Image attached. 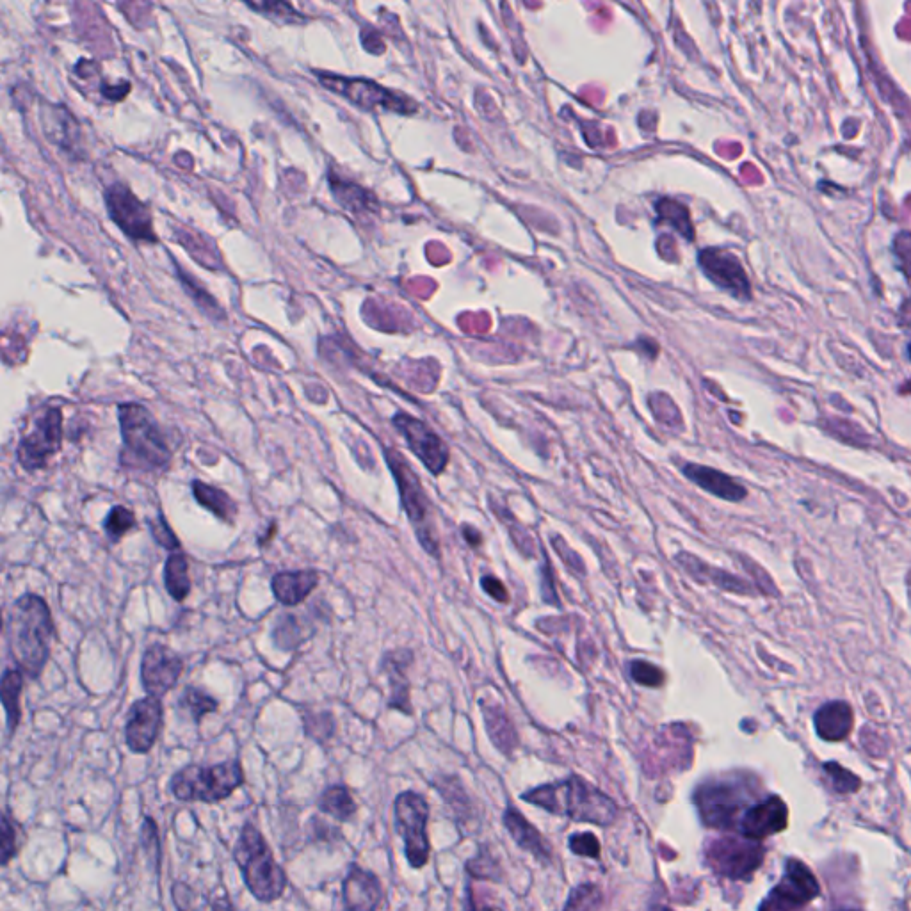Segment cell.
Wrapping results in <instances>:
<instances>
[{"label":"cell","instance_id":"cell-1","mask_svg":"<svg viewBox=\"0 0 911 911\" xmlns=\"http://www.w3.org/2000/svg\"><path fill=\"white\" fill-rule=\"evenodd\" d=\"M520 798L549 814L561 815L575 823L595 824L598 828L611 826L620 815L613 798L577 774L525 791Z\"/></svg>","mask_w":911,"mask_h":911},{"label":"cell","instance_id":"cell-2","mask_svg":"<svg viewBox=\"0 0 911 911\" xmlns=\"http://www.w3.org/2000/svg\"><path fill=\"white\" fill-rule=\"evenodd\" d=\"M11 655L17 670L36 680L45 670L50 657V643L56 636L49 605L33 593L18 598L11 609Z\"/></svg>","mask_w":911,"mask_h":911},{"label":"cell","instance_id":"cell-3","mask_svg":"<svg viewBox=\"0 0 911 911\" xmlns=\"http://www.w3.org/2000/svg\"><path fill=\"white\" fill-rule=\"evenodd\" d=\"M121 467L139 472H157L170 465L171 445L150 410L138 403L120 404Z\"/></svg>","mask_w":911,"mask_h":911},{"label":"cell","instance_id":"cell-4","mask_svg":"<svg viewBox=\"0 0 911 911\" xmlns=\"http://www.w3.org/2000/svg\"><path fill=\"white\" fill-rule=\"evenodd\" d=\"M234 860L244 885L258 903L271 904L282 899L289 887L287 872L276 862L273 849L255 824L244 823L234 847Z\"/></svg>","mask_w":911,"mask_h":911},{"label":"cell","instance_id":"cell-5","mask_svg":"<svg viewBox=\"0 0 911 911\" xmlns=\"http://www.w3.org/2000/svg\"><path fill=\"white\" fill-rule=\"evenodd\" d=\"M246 783V774L239 758L225 760L212 766H189L171 776L170 792L182 803H221L239 791Z\"/></svg>","mask_w":911,"mask_h":911},{"label":"cell","instance_id":"cell-6","mask_svg":"<svg viewBox=\"0 0 911 911\" xmlns=\"http://www.w3.org/2000/svg\"><path fill=\"white\" fill-rule=\"evenodd\" d=\"M388 468L396 477L397 488L401 495L404 511L408 515V520L415 529V534L419 538L420 545L431 556H440V541L436 534L435 511L431 506V500L422 488L419 476L413 472V468L404 460L403 454L396 449H387L385 451Z\"/></svg>","mask_w":911,"mask_h":911},{"label":"cell","instance_id":"cell-7","mask_svg":"<svg viewBox=\"0 0 911 911\" xmlns=\"http://www.w3.org/2000/svg\"><path fill=\"white\" fill-rule=\"evenodd\" d=\"M396 830L404 840V856L412 869H422L429 862L431 844L428 837L429 805L415 791H404L394 801Z\"/></svg>","mask_w":911,"mask_h":911},{"label":"cell","instance_id":"cell-8","mask_svg":"<svg viewBox=\"0 0 911 911\" xmlns=\"http://www.w3.org/2000/svg\"><path fill=\"white\" fill-rule=\"evenodd\" d=\"M315 75L324 88L330 89L340 97L346 98L347 102L367 109V111L379 107V109H387V111L410 114L417 109V105L413 104L410 98L403 97L401 93L392 91V89L383 88L376 82L340 77V75L328 72H315Z\"/></svg>","mask_w":911,"mask_h":911},{"label":"cell","instance_id":"cell-9","mask_svg":"<svg viewBox=\"0 0 911 911\" xmlns=\"http://www.w3.org/2000/svg\"><path fill=\"white\" fill-rule=\"evenodd\" d=\"M63 445V412L61 408H47L33 428L18 444V463L27 472L47 467V461L61 451Z\"/></svg>","mask_w":911,"mask_h":911},{"label":"cell","instance_id":"cell-10","mask_svg":"<svg viewBox=\"0 0 911 911\" xmlns=\"http://www.w3.org/2000/svg\"><path fill=\"white\" fill-rule=\"evenodd\" d=\"M693 801L707 828L728 830L734 828L735 819L744 807V792L739 783L725 780L703 782L696 787Z\"/></svg>","mask_w":911,"mask_h":911},{"label":"cell","instance_id":"cell-11","mask_svg":"<svg viewBox=\"0 0 911 911\" xmlns=\"http://www.w3.org/2000/svg\"><path fill=\"white\" fill-rule=\"evenodd\" d=\"M710 869L728 879H748L764 860V849L757 840L716 839L705 847Z\"/></svg>","mask_w":911,"mask_h":911},{"label":"cell","instance_id":"cell-12","mask_svg":"<svg viewBox=\"0 0 911 911\" xmlns=\"http://www.w3.org/2000/svg\"><path fill=\"white\" fill-rule=\"evenodd\" d=\"M105 207L121 232L130 237L132 241L150 242L157 241L152 223V214L145 203L139 200L129 187L123 184H113L105 191Z\"/></svg>","mask_w":911,"mask_h":911},{"label":"cell","instance_id":"cell-13","mask_svg":"<svg viewBox=\"0 0 911 911\" xmlns=\"http://www.w3.org/2000/svg\"><path fill=\"white\" fill-rule=\"evenodd\" d=\"M392 424L404 436L408 447L424 463V467L428 468L431 474L438 476L444 472L451 454H449L444 440L436 435L428 424L403 412L397 413L396 417L392 419Z\"/></svg>","mask_w":911,"mask_h":911},{"label":"cell","instance_id":"cell-14","mask_svg":"<svg viewBox=\"0 0 911 911\" xmlns=\"http://www.w3.org/2000/svg\"><path fill=\"white\" fill-rule=\"evenodd\" d=\"M164 725V707L159 698L146 696L134 702L125 723V744L132 753H150L159 739Z\"/></svg>","mask_w":911,"mask_h":911},{"label":"cell","instance_id":"cell-15","mask_svg":"<svg viewBox=\"0 0 911 911\" xmlns=\"http://www.w3.org/2000/svg\"><path fill=\"white\" fill-rule=\"evenodd\" d=\"M819 894V885L807 865L798 860L787 862L782 883L769 894L760 911H796Z\"/></svg>","mask_w":911,"mask_h":911},{"label":"cell","instance_id":"cell-16","mask_svg":"<svg viewBox=\"0 0 911 911\" xmlns=\"http://www.w3.org/2000/svg\"><path fill=\"white\" fill-rule=\"evenodd\" d=\"M184 671L182 657L170 646L152 645L141 661V682L148 696L161 700L177 686Z\"/></svg>","mask_w":911,"mask_h":911},{"label":"cell","instance_id":"cell-17","mask_svg":"<svg viewBox=\"0 0 911 911\" xmlns=\"http://www.w3.org/2000/svg\"><path fill=\"white\" fill-rule=\"evenodd\" d=\"M340 892L344 911H378L385 899L378 876L355 862L349 863Z\"/></svg>","mask_w":911,"mask_h":911},{"label":"cell","instance_id":"cell-18","mask_svg":"<svg viewBox=\"0 0 911 911\" xmlns=\"http://www.w3.org/2000/svg\"><path fill=\"white\" fill-rule=\"evenodd\" d=\"M700 266L710 280L718 283L721 289L734 294L737 298L750 296V282L744 273L739 258L718 248H709L700 253Z\"/></svg>","mask_w":911,"mask_h":911},{"label":"cell","instance_id":"cell-19","mask_svg":"<svg viewBox=\"0 0 911 911\" xmlns=\"http://www.w3.org/2000/svg\"><path fill=\"white\" fill-rule=\"evenodd\" d=\"M787 819V805L778 796H771L744 812L739 830L744 839L760 842L778 831L785 830Z\"/></svg>","mask_w":911,"mask_h":911},{"label":"cell","instance_id":"cell-20","mask_svg":"<svg viewBox=\"0 0 911 911\" xmlns=\"http://www.w3.org/2000/svg\"><path fill=\"white\" fill-rule=\"evenodd\" d=\"M502 823L511 835V839L515 840L516 846L522 847L524 851L531 853L536 860H540L545 865L552 863V858H554L552 847L547 844V840L541 835L540 830L527 821V817L522 812H518L515 807L506 808L502 815Z\"/></svg>","mask_w":911,"mask_h":911},{"label":"cell","instance_id":"cell-21","mask_svg":"<svg viewBox=\"0 0 911 911\" xmlns=\"http://www.w3.org/2000/svg\"><path fill=\"white\" fill-rule=\"evenodd\" d=\"M319 579V572L315 570H289L276 573L271 588L280 604L296 607L310 597V593L319 586Z\"/></svg>","mask_w":911,"mask_h":911},{"label":"cell","instance_id":"cell-22","mask_svg":"<svg viewBox=\"0 0 911 911\" xmlns=\"http://www.w3.org/2000/svg\"><path fill=\"white\" fill-rule=\"evenodd\" d=\"M684 474L689 481H693L705 492L712 493L719 499L728 500V502H741L748 495L746 488L741 483H737L734 477L726 476L716 468L689 463L684 467Z\"/></svg>","mask_w":911,"mask_h":911},{"label":"cell","instance_id":"cell-23","mask_svg":"<svg viewBox=\"0 0 911 911\" xmlns=\"http://www.w3.org/2000/svg\"><path fill=\"white\" fill-rule=\"evenodd\" d=\"M412 662V654L408 650H399V652H390L383 657L381 668L387 671L388 680H390V709H397L404 714H412V705H410V684L408 678L404 675V668Z\"/></svg>","mask_w":911,"mask_h":911},{"label":"cell","instance_id":"cell-24","mask_svg":"<svg viewBox=\"0 0 911 911\" xmlns=\"http://www.w3.org/2000/svg\"><path fill=\"white\" fill-rule=\"evenodd\" d=\"M853 709L846 702H830L815 714V730L824 741H842L853 730Z\"/></svg>","mask_w":911,"mask_h":911},{"label":"cell","instance_id":"cell-25","mask_svg":"<svg viewBox=\"0 0 911 911\" xmlns=\"http://www.w3.org/2000/svg\"><path fill=\"white\" fill-rule=\"evenodd\" d=\"M45 132L56 145L68 150L70 154L75 152L79 145V125L73 118L72 114L66 111L61 105H47V111L41 116Z\"/></svg>","mask_w":911,"mask_h":911},{"label":"cell","instance_id":"cell-26","mask_svg":"<svg viewBox=\"0 0 911 911\" xmlns=\"http://www.w3.org/2000/svg\"><path fill=\"white\" fill-rule=\"evenodd\" d=\"M483 714L486 730L495 748L509 757L518 746V735L506 710L495 703H488L483 705Z\"/></svg>","mask_w":911,"mask_h":911},{"label":"cell","instance_id":"cell-27","mask_svg":"<svg viewBox=\"0 0 911 911\" xmlns=\"http://www.w3.org/2000/svg\"><path fill=\"white\" fill-rule=\"evenodd\" d=\"M317 808L321 814L330 815L339 823H349L358 812V803L347 785L335 783L321 792L317 799Z\"/></svg>","mask_w":911,"mask_h":911},{"label":"cell","instance_id":"cell-28","mask_svg":"<svg viewBox=\"0 0 911 911\" xmlns=\"http://www.w3.org/2000/svg\"><path fill=\"white\" fill-rule=\"evenodd\" d=\"M191 488H193L194 499L202 508L210 511L212 515L218 516L219 520L234 524L239 509H237L235 500L228 493L219 490L216 486L198 481V479L193 481Z\"/></svg>","mask_w":911,"mask_h":911},{"label":"cell","instance_id":"cell-29","mask_svg":"<svg viewBox=\"0 0 911 911\" xmlns=\"http://www.w3.org/2000/svg\"><path fill=\"white\" fill-rule=\"evenodd\" d=\"M24 673L20 670H6L2 677V686H0V696H2V705L6 710L8 718L9 737L17 732L22 718V709H20V696L24 689Z\"/></svg>","mask_w":911,"mask_h":911},{"label":"cell","instance_id":"cell-30","mask_svg":"<svg viewBox=\"0 0 911 911\" xmlns=\"http://www.w3.org/2000/svg\"><path fill=\"white\" fill-rule=\"evenodd\" d=\"M0 863L2 867H8L9 863L18 858L22 847L25 846L27 833H25L24 824L18 821L11 810L6 808L2 812V826H0Z\"/></svg>","mask_w":911,"mask_h":911},{"label":"cell","instance_id":"cell-31","mask_svg":"<svg viewBox=\"0 0 911 911\" xmlns=\"http://www.w3.org/2000/svg\"><path fill=\"white\" fill-rule=\"evenodd\" d=\"M164 586L170 597L177 602H184L191 593V579H189V563L187 557L180 552L171 554L164 565Z\"/></svg>","mask_w":911,"mask_h":911},{"label":"cell","instance_id":"cell-32","mask_svg":"<svg viewBox=\"0 0 911 911\" xmlns=\"http://www.w3.org/2000/svg\"><path fill=\"white\" fill-rule=\"evenodd\" d=\"M331 193L347 209L362 212V210H371L374 198L356 184L346 182L342 178H337L333 173L330 175Z\"/></svg>","mask_w":911,"mask_h":911},{"label":"cell","instance_id":"cell-33","mask_svg":"<svg viewBox=\"0 0 911 911\" xmlns=\"http://www.w3.org/2000/svg\"><path fill=\"white\" fill-rule=\"evenodd\" d=\"M433 787L438 789L445 803L452 808V812L458 815L461 821H467L468 817H472V803L458 778L445 776L442 782L433 783Z\"/></svg>","mask_w":911,"mask_h":911},{"label":"cell","instance_id":"cell-34","mask_svg":"<svg viewBox=\"0 0 911 911\" xmlns=\"http://www.w3.org/2000/svg\"><path fill=\"white\" fill-rule=\"evenodd\" d=\"M178 707L186 710L194 723L200 725L207 714H212V712H216L219 709V703L216 698H212L210 694L205 693L202 689L187 687L184 694L180 696V700H178Z\"/></svg>","mask_w":911,"mask_h":911},{"label":"cell","instance_id":"cell-35","mask_svg":"<svg viewBox=\"0 0 911 911\" xmlns=\"http://www.w3.org/2000/svg\"><path fill=\"white\" fill-rule=\"evenodd\" d=\"M303 730L308 739L317 742V744H326L331 737L335 735V718L328 710L323 712H314V710H303Z\"/></svg>","mask_w":911,"mask_h":911},{"label":"cell","instance_id":"cell-36","mask_svg":"<svg viewBox=\"0 0 911 911\" xmlns=\"http://www.w3.org/2000/svg\"><path fill=\"white\" fill-rule=\"evenodd\" d=\"M602 903L604 895L600 887L593 883H582L570 892L563 911H600Z\"/></svg>","mask_w":911,"mask_h":911},{"label":"cell","instance_id":"cell-37","mask_svg":"<svg viewBox=\"0 0 911 911\" xmlns=\"http://www.w3.org/2000/svg\"><path fill=\"white\" fill-rule=\"evenodd\" d=\"M134 527H136V515L132 509L125 508V506H114L105 516L104 533L113 543L120 541Z\"/></svg>","mask_w":911,"mask_h":911},{"label":"cell","instance_id":"cell-38","mask_svg":"<svg viewBox=\"0 0 911 911\" xmlns=\"http://www.w3.org/2000/svg\"><path fill=\"white\" fill-rule=\"evenodd\" d=\"M657 212H659V218L666 223H671V225L677 228L678 232L686 237H693V225H691V218H689V212H687L684 205H680L677 202H671L668 198H664L661 202L657 203Z\"/></svg>","mask_w":911,"mask_h":911},{"label":"cell","instance_id":"cell-39","mask_svg":"<svg viewBox=\"0 0 911 911\" xmlns=\"http://www.w3.org/2000/svg\"><path fill=\"white\" fill-rule=\"evenodd\" d=\"M467 874L470 878L486 879V881H502V871L497 860L486 851H479V855L474 856L467 862Z\"/></svg>","mask_w":911,"mask_h":911},{"label":"cell","instance_id":"cell-40","mask_svg":"<svg viewBox=\"0 0 911 911\" xmlns=\"http://www.w3.org/2000/svg\"><path fill=\"white\" fill-rule=\"evenodd\" d=\"M141 846L145 849L146 856L152 860L157 872L161 869V839L159 828L150 815H146L145 823L141 826Z\"/></svg>","mask_w":911,"mask_h":911},{"label":"cell","instance_id":"cell-41","mask_svg":"<svg viewBox=\"0 0 911 911\" xmlns=\"http://www.w3.org/2000/svg\"><path fill=\"white\" fill-rule=\"evenodd\" d=\"M301 627H299L296 616H283L276 623L273 639L280 650H292L294 646L301 643Z\"/></svg>","mask_w":911,"mask_h":911},{"label":"cell","instance_id":"cell-42","mask_svg":"<svg viewBox=\"0 0 911 911\" xmlns=\"http://www.w3.org/2000/svg\"><path fill=\"white\" fill-rule=\"evenodd\" d=\"M308 833H310V840L315 842V844H337V842L344 839V833H342L339 826L326 823L319 815L310 817Z\"/></svg>","mask_w":911,"mask_h":911},{"label":"cell","instance_id":"cell-43","mask_svg":"<svg viewBox=\"0 0 911 911\" xmlns=\"http://www.w3.org/2000/svg\"><path fill=\"white\" fill-rule=\"evenodd\" d=\"M568 847H570L573 855L582 856V858H593V860H598L600 853H602L600 842L589 831L573 833L570 840H568Z\"/></svg>","mask_w":911,"mask_h":911},{"label":"cell","instance_id":"cell-44","mask_svg":"<svg viewBox=\"0 0 911 911\" xmlns=\"http://www.w3.org/2000/svg\"><path fill=\"white\" fill-rule=\"evenodd\" d=\"M630 675L639 686L661 687L664 684V671L652 662L634 661L630 664Z\"/></svg>","mask_w":911,"mask_h":911},{"label":"cell","instance_id":"cell-45","mask_svg":"<svg viewBox=\"0 0 911 911\" xmlns=\"http://www.w3.org/2000/svg\"><path fill=\"white\" fill-rule=\"evenodd\" d=\"M824 771L830 774L831 783L837 791L842 792V794H849V792L858 791L860 787V780L856 778L855 774L849 773L844 767H840L839 764H826L824 766Z\"/></svg>","mask_w":911,"mask_h":911},{"label":"cell","instance_id":"cell-46","mask_svg":"<svg viewBox=\"0 0 911 911\" xmlns=\"http://www.w3.org/2000/svg\"><path fill=\"white\" fill-rule=\"evenodd\" d=\"M248 8L260 11V13H266V15H273V17H280L283 22H287V24L303 20L301 13H298V11L292 8L291 4H287V2H264V4H253V2H248Z\"/></svg>","mask_w":911,"mask_h":911},{"label":"cell","instance_id":"cell-47","mask_svg":"<svg viewBox=\"0 0 911 911\" xmlns=\"http://www.w3.org/2000/svg\"><path fill=\"white\" fill-rule=\"evenodd\" d=\"M148 527L150 531L154 534V540L164 547L166 550H178L180 549V541H178L175 533L171 531L170 525L164 520V516L159 515L157 518H152L148 520Z\"/></svg>","mask_w":911,"mask_h":911},{"label":"cell","instance_id":"cell-48","mask_svg":"<svg viewBox=\"0 0 911 911\" xmlns=\"http://www.w3.org/2000/svg\"><path fill=\"white\" fill-rule=\"evenodd\" d=\"M180 278H182V282H184V289H187V292L193 296L194 301L200 305V308H202L203 312H207V314L210 315H219V317H223V315H221L223 312L219 310L218 305H216V301L210 298L209 294H205L202 287H200L198 283H194L193 280L189 278V276H184V273H180Z\"/></svg>","mask_w":911,"mask_h":911},{"label":"cell","instance_id":"cell-49","mask_svg":"<svg viewBox=\"0 0 911 911\" xmlns=\"http://www.w3.org/2000/svg\"><path fill=\"white\" fill-rule=\"evenodd\" d=\"M171 895H173V903L177 906L178 911H193L196 892L187 883H182V881L175 883L171 888Z\"/></svg>","mask_w":911,"mask_h":911},{"label":"cell","instance_id":"cell-50","mask_svg":"<svg viewBox=\"0 0 911 911\" xmlns=\"http://www.w3.org/2000/svg\"><path fill=\"white\" fill-rule=\"evenodd\" d=\"M481 586H483L484 591H486V595H490L495 602H499V604H508V589H506V586H504L497 577H492V575L484 577L483 581H481Z\"/></svg>","mask_w":911,"mask_h":911},{"label":"cell","instance_id":"cell-51","mask_svg":"<svg viewBox=\"0 0 911 911\" xmlns=\"http://www.w3.org/2000/svg\"><path fill=\"white\" fill-rule=\"evenodd\" d=\"M552 543H554V547H556L557 554H559V556H561V559H563V563H565V565L568 566L572 572H577V570H579L581 573L584 572V565H582L581 557L577 556L575 552H572V550H570V547L566 545L565 541H561L559 538H554V540H552Z\"/></svg>","mask_w":911,"mask_h":911},{"label":"cell","instance_id":"cell-52","mask_svg":"<svg viewBox=\"0 0 911 911\" xmlns=\"http://www.w3.org/2000/svg\"><path fill=\"white\" fill-rule=\"evenodd\" d=\"M465 911H495V908H492V906H486V904L481 903V901L477 899V895L474 894L472 883H468L467 897H465Z\"/></svg>","mask_w":911,"mask_h":911},{"label":"cell","instance_id":"cell-53","mask_svg":"<svg viewBox=\"0 0 911 911\" xmlns=\"http://www.w3.org/2000/svg\"><path fill=\"white\" fill-rule=\"evenodd\" d=\"M461 531H463V536H465V540H467L468 543H470V545H472V547H474V549H477V547H479V545H481V541H483V538H481V534H479V531H477V529H474V527H472V525H468V524L463 525V527H461Z\"/></svg>","mask_w":911,"mask_h":911},{"label":"cell","instance_id":"cell-54","mask_svg":"<svg viewBox=\"0 0 911 911\" xmlns=\"http://www.w3.org/2000/svg\"><path fill=\"white\" fill-rule=\"evenodd\" d=\"M212 911H235L234 903H232V899L228 895H221V897L214 899Z\"/></svg>","mask_w":911,"mask_h":911},{"label":"cell","instance_id":"cell-55","mask_svg":"<svg viewBox=\"0 0 911 911\" xmlns=\"http://www.w3.org/2000/svg\"><path fill=\"white\" fill-rule=\"evenodd\" d=\"M275 533H276V524L269 525V529H267V533H266L267 534L266 538H260V540H258V543H260V545H262V547H264V545H266V543H267V540H273V536H275Z\"/></svg>","mask_w":911,"mask_h":911},{"label":"cell","instance_id":"cell-56","mask_svg":"<svg viewBox=\"0 0 911 911\" xmlns=\"http://www.w3.org/2000/svg\"><path fill=\"white\" fill-rule=\"evenodd\" d=\"M650 911H671V910H670V908H668V906H662V904H655V906H652V908H650Z\"/></svg>","mask_w":911,"mask_h":911}]
</instances>
